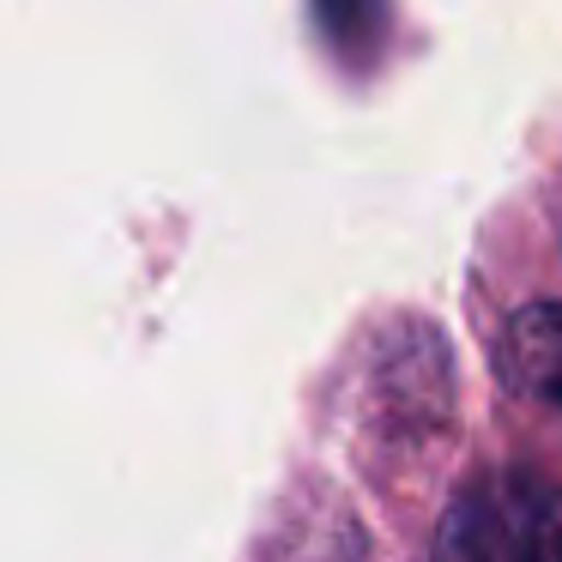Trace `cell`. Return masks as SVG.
I'll list each match as a JSON object with an SVG mask.
<instances>
[{"label":"cell","mask_w":562,"mask_h":562,"mask_svg":"<svg viewBox=\"0 0 562 562\" xmlns=\"http://www.w3.org/2000/svg\"><path fill=\"white\" fill-rule=\"evenodd\" d=\"M436 550L460 562H562V484L484 477L448 508Z\"/></svg>","instance_id":"6da1fadb"},{"label":"cell","mask_w":562,"mask_h":562,"mask_svg":"<svg viewBox=\"0 0 562 562\" xmlns=\"http://www.w3.org/2000/svg\"><path fill=\"white\" fill-rule=\"evenodd\" d=\"M502 375L538 405L562 412V303H526L502 327Z\"/></svg>","instance_id":"7a4b0ae2"},{"label":"cell","mask_w":562,"mask_h":562,"mask_svg":"<svg viewBox=\"0 0 562 562\" xmlns=\"http://www.w3.org/2000/svg\"><path fill=\"white\" fill-rule=\"evenodd\" d=\"M321 25H327V37L339 43V49L351 55H369L381 37V0H315Z\"/></svg>","instance_id":"3957f363"}]
</instances>
